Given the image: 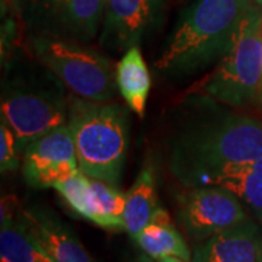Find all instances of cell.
Returning a JSON list of instances; mask_svg holds the SVG:
<instances>
[{"mask_svg": "<svg viewBox=\"0 0 262 262\" xmlns=\"http://www.w3.org/2000/svg\"><path fill=\"white\" fill-rule=\"evenodd\" d=\"M165 0H103L101 44L108 50L127 51L140 46L156 27Z\"/></svg>", "mask_w": 262, "mask_h": 262, "instance_id": "obj_10", "label": "cell"}, {"mask_svg": "<svg viewBox=\"0 0 262 262\" xmlns=\"http://www.w3.org/2000/svg\"><path fill=\"white\" fill-rule=\"evenodd\" d=\"M80 172L69 124L38 137L24 150L22 173L29 187L50 188Z\"/></svg>", "mask_w": 262, "mask_h": 262, "instance_id": "obj_9", "label": "cell"}, {"mask_svg": "<svg viewBox=\"0 0 262 262\" xmlns=\"http://www.w3.org/2000/svg\"><path fill=\"white\" fill-rule=\"evenodd\" d=\"M156 208L158 200L155 170L150 165H146L139 172L134 184L125 194V208L122 215L124 230L133 241L149 225Z\"/></svg>", "mask_w": 262, "mask_h": 262, "instance_id": "obj_14", "label": "cell"}, {"mask_svg": "<svg viewBox=\"0 0 262 262\" xmlns=\"http://www.w3.org/2000/svg\"><path fill=\"white\" fill-rule=\"evenodd\" d=\"M261 24L262 8L252 3L233 46L203 86L206 96L234 108L255 103L262 77Z\"/></svg>", "mask_w": 262, "mask_h": 262, "instance_id": "obj_6", "label": "cell"}, {"mask_svg": "<svg viewBox=\"0 0 262 262\" xmlns=\"http://www.w3.org/2000/svg\"><path fill=\"white\" fill-rule=\"evenodd\" d=\"M155 262H191L182 258H177V256H168V258H162V259H155Z\"/></svg>", "mask_w": 262, "mask_h": 262, "instance_id": "obj_23", "label": "cell"}, {"mask_svg": "<svg viewBox=\"0 0 262 262\" xmlns=\"http://www.w3.org/2000/svg\"><path fill=\"white\" fill-rule=\"evenodd\" d=\"M261 262H262V251H261Z\"/></svg>", "mask_w": 262, "mask_h": 262, "instance_id": "obj_26", "label": "cell"}, {"mask_svg": "<svg viewBox=\"0 0 262 262\" xmlns=\"http://www.w3.org/2000/svg\"><path fill=\"white\" fill-rule=\"evenodd\" d=\"M37 248L24 211L0 215V262H34Z\"/></svg>", "mask_w": 262, "mask_h": 262, "instance_id": "obj_17", "label": "cell"}, {"mask_svg": "<svg viewBox=\"0 0 262 262\" xmlns=\"http://www.w3.org/2000/svg\"><path fill=\"white\" fill-rule=\"evenodd\" d=\"M54 189L63 196L69 207L76 214L89 222H95V196L91 184V177L83 172H77L72 178L54 185Z\"/></svg>", "mask_w": 262, "mask_h": 262, "instance_id": "obj_19", "label": "cell"}, {"mask_svg": "<svg viewBox=\"0 0 262 262\" xmlns=\"http://www.w3.org/2000/svg\"><path fill=\"white\" fill-rule=\"evenodd\" d=\"M64 84L47 72H9L2 86V120L9 125L19 151L69 120Z\"/></svg>", "mask_w": 262, "mask_h": 262, "instance_id": "obj_4", "label": "cell"}, {"mask_svg": "<svg viewBox=\"0 0 262 262\" xmlns=\"http://www.w3.org/2000/svg\"><path fill=\"white\" fill-rule=\"evenodd\" d=\"M95 196V225L106 230H124L125 194L118 187L91 178Z\"/></svg>", "mask_w": 262, "mask_h": 262, "instance_id": "obj_18", "label": "cell"}, {"mask_svg": "<svg viewBox=\"0 0 262 262\" xmlns=\"http://www.w3.org/2000/svg\"><path fill=\"white\" fill-rule=\"evenodd\" d=\"M118 91L128 108L140 118L144 117L150 92V73L140 47H131L124 53L117 64Z\"/></svg>", "mask_w": 262, "mask_h": 262, "instance_id": "obj_15", "label": "cell"}, {"mask_svg": "<svg viewBox=\"0 0 262 262\" xmlns=\"http://www.w3.org/2000/svg\"><path fill=\"white\" fill-rule=\"evenodd\" d=\"M32 236L53 262H95L76 233L44 207L24 210Z\"/></svg>", "mask_w": 262, "mask_h": 262, "instance_id": "obj_12", "label": "cell"}, {"mask_svg": "<svg viewBox=\"0 0 262 262\" xmlns=\"http://www.w3.org/2000/svg\"><path fill=\"white\" fill-rule=\"evenodd\" d=\"M29 48L41 66L57 76L77 98L111 102L117 96V67L108 57L86 44L63 38L29 34Z\"/></svg>", "mask_w": 262, "mask_h": 262, "instance_id": "obj_5", "label": "cell"}, {"mask_svg": "<svg viewBox=\"0 0 262 262\" xmlns=\"http://www.w3.org/2000/svg\"><path fill=\"white\" fill-rule=\"evenodd\" d=\"M5 2H6L8 5H12L13 9H16V6L20 3V0H5ZM5 2H2V5H5Z\"/></svg>", "mask_w": 262, "mask_h": 262, "instance_id": "obj_24", "label": "cell"}, {"mask_svg": "<svg viewBox=\"0 0 262 262\" xmlns=\"http://www.w3.org/2000/svg\"><path fill=\"white\" fill-rule=\"evenodd\" d=\"M15 12L29 34L88 44L103 19V0H20Z\"/></svg>", "mask_w": 262, "mask_h": 262, "instance_id": "obj_7", "label": "cell"}, {"mask_svg": "<svg viewBox=\"0 0 262 262\" xmlns=\"http://www.w3.org/2000/svg\"><path fill=\"white\" fill-rule=\"evenodd\" d=\"M261 42H262V24H261ZM255 105L262 110V77H261V83H259V89H258V96H256V101H255Z\"/></svg>", "mask_w": 262, "mask_h": 262, "instance_id": "obj_22", "label": "cell"}, {"mask_svg": "<svg viewBox=\"0 0 262 262\" xmlns=\"http://www.w3.org/2000/svg\"><path fill=\"white\" fill-rule=\"evenodd\" d=\"M19 168V149L16 137L6 122H0V170L2 173L15 172Z\"/></svg>", "mask_w": 262, "mask_h": 262, "instance_id": "obj_20", "label": "cell"}, {"mask_svg": "<svg viewBox=\"0 0 262 262\" xmlns=\"http://www.w3.org/2000/svg\"><path fill=\"white\" fill-rule=\"evenodd\" d=\"M34 262H53V259H51V258L47 255V252H46V251L38 245L37 253H35V261Z\"/></svg>", "mask_w": 262, "mask_h": 262, "instance_id": "obj_21", "label": "cell"}, {"mask_svg": "<svg viewBox=\"0 0 262 262\" xmlns=\"http://www.w3.org/2000/svg\"><path fill=\"white\" fill-rule=\"evenodd\" d=\"M262 230L248 219L196 245L192 262H261Z\"/></svg>", "mask_w": 262, "mask_h": 262, "instance_id": "obj_11", "label": "cell"}, {"mask_svg": "<svg viewBox=\"0 0 262 262\" xmlns=\"http://www.w3.org/2000/svg\"><path fill=\"white\" fill-rule=\"evenodd\" d=\"M128 120L127 108L117 102L70 101L67 124L84 175L118 187L128 149Z\"/></svg>", "mask_w": 262, "mask_h": 262, "instance_id": "obj_3", "label": "cell"}, {"mask_svg": "<svg viewBox=\"0 0 262 262\" xmlns=\"http://www.w3.org/2000/svg\"><path fill=\"white\" fill-rule=\"evenodd\" d=\"M206 96L169 147V170L185 187H207L226 169L262 156V121L226 111Z\"/></svg>", "mask_w": 262, "mask_h": 262, "instance_id": "obj_1", "label": "cell"}, {"mask_svg": "<svg viewBox=\"0 0 262 262\" xmlns=\"http://www.w3.org/2000/svg\"><path fill=\"white\" fill-rule=\"evenodd\" d=\"M252 3H255L256 6H259V8H262V0H252Z\"/></svg>", "mask_w": 262, "mask_h": 262, "instance_id": "obj_25", "label": "cell"}, {"mask_svg": "<svg viewBox=\"0 0 262 262\" xmlns=\"http://www.w3.org/2000/svg\"><path fill=\"white\" fill-rule=\"evenodd\" d=\"M251 219L244 203L222 187H191L178 196V222L196 244Z\"/></svg>", "mask_w": 262, "mask_h": 262, "instance_id": "obj_8", "label": "cell"}, {"mask_svg": "<svg viewBox=\"0 0 262 262\" xmlns=\"http://www.w3.org/2000/svg\"><path fill=\"white\" fill-rule=\"evenodd\" d=\"M252 0H195L179 16L155 69L187 77L220 61L234 42Z\"/></svg>", "mask_w": 262, "mask_h": 262, "instance_id": "obj_2", "label": "cell"}, {"mask_svg": "<svg viewBox=\"0 0 262 262\" xmlns=\"http://www.w3.org/2000/svg\"><path fill=\"white\" fill-rule=\"evenodd\" d=\"M213 187H222L233 192L262 222V156L253 162L233 166L220 172L210 182Z\"/></svg>", "mask_w": 262, "mask_h": 262, "instance_id": "obj_16", "label": "cell"}, {"mask_svg": "<svg viewBox=\"0 0 262 262\" xmlns=\"http://www.w3.org/2000/svg\"><path fill=\"white\" fill-rule=\"evenodd\" d=\"M134 242L151 259L177 256L192 261V253L187 241L172 223L168 211L162 207L156 208L150 223L141 230Z\"/></svg>", "mask_w": 262, "mask_h": 262, "instance_id": "obj_13", "label": "cell"}]
</instances>
